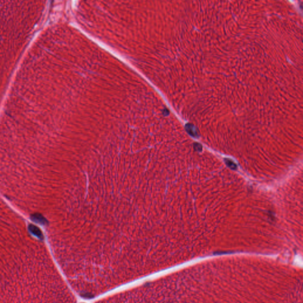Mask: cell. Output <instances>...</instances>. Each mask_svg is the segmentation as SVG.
Instances as JSON below:
<instances>
[{
    "instance_id": "obj_1",
    "label": "cell",
    "mask_w": 303,
    "mask_h": 303,
    "mask_svg": "<svg viewBox=\"0 0 303 303\" xmlns=\"http://www.w3.org/2000/svg\"><path fill=\"white\" fill-rule=\"evenodd\" d=\"M187 131L188 132L190 135H191L192 136H196L197 135V132H196V130H195V128L192 125H187Z\"/></svg>"
},
{
    "instance_id": "obj_2",
    "label": "cell",
    "mask_w": 303,
    "mask_h": 303,
    "mask_svg": "<svg viewBox=\"0 0 303 303\" xmlns=\"http://www.w3.org/2000/svg\"><path fill=\"white\" fill-rule=\"evenodd\" d=\"M225 162L227 164V166H228L229 167H230L232 169H235L236 168V165L235 164V163L233 162H232L231 160L226 159H225Z\"/></svg>"
}]
</instances>
